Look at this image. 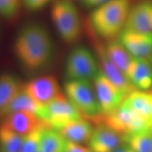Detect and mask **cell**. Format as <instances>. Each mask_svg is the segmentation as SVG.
<instances>
[{"label": "cell", "mask_w": 152, "mask_h": 152, "mask_svg": "<svg viewBox=\"0 0 152 152\" xmlns=\"http://www.w3.org/2000/svg\"><path fill=\"white\" fill-rule=\"evenodd\" d=\"M123 104L137 112L152 128V91L134 90Z\"/></svg>", "instance_id": "18"}, {"label": "cell", "mask_w": 152, "mask_h": 152, "mask_svg": "<svg viewBox=\"0 0 152 152\" xmlns=\"http://www.w3.org/2000/svg\"><path fill=\"white\" fill-rule=\"evenodd\" d=\"M131 7V0H109L94 8L88 22L99 38L115 39L125 29Z\"/></svg>", "instance_id": "2"}, {"label": "cell", "mask_w": 152, "mask_h": 152, "mask_svg": "<svg viewBox=\"0 0 152 152\" xmlns=\"http://www.w3.org/2000/svg\"><path fill=\"white\" fill-rule=\"evenodd\" d=\"M38 116L49 128L54 130H58L71 121L83 118L64 94H61L49 104L42 106Z\"/></svg>", "instance_id": "7"}, {"label": "cell", "mask_w": 152, "mask_h": 152, "mask_svg": "<svg viewBox=\"0 0 152 152\" xmlns=\"http://www.w3.org/2000/svg\"><path fill=\"white\" fill-rule=\"evenodd\" d=\"M125 29L152 33V0H143L131 7Z\"/></svg>", "instance_id": "14"}, {"label": "cell", "mask_w": 152, "mask_h": 152, "mask_svg": "<svg viewBox=\"0 0 152 152\" xmlns=\"http://www.w3.org/2000/svg\"><path fill=\"white\" fill-rule=\"evenodd\" d=\"M105 50L111 61L127 76L134 57L131 56L118 39L108 41L105 44Z\"/></svg>", "instance_id": "19"}, {"label": "cell", "mask_w": 152, "mask_h": 152, "mask_svg": "<svg viewBox=\"0 0 152 152\" xmlns=\"http://www.w3.org/2000/svg\"><path fill=\"white\" fill-rule=\"evenodd\" d=\"M14 52L22 68L30 74L47 70L54 58L55 46L49 30L42 24L29 22L17 32Z\"/></svg>", "instance_id": "1"}, {"label": "cell", "mask_w": 152, "mask_h": 152, "mask_svg": "<svg viewBox=\"0 0 152 152\" xmlns=\"http://www.w3.org/2000/svg\"><path fill=\"white\" fill-rule=\"evenodd\" d=\"M151 130H152V128H151Z\"/></svg>", "instance_id": "32"}, {"label": "cell", "mask_w": 152, "mask_h": 152, "mask_svg": "<svg viewBox=\"0 0 152 152\" xmlns=\"http://www.w3.org/2000/svg\"><path fill=\"white\" fill-rule=\"evenodd\" d=\"M103 123L123 135L124 139L135 133L151 129L143 118L124 104L113 113L104 116Z\"/></svg>", "instance_id": "8"}, {"label": "cell", "mask_w": 152, "mask_h": 152, "mask_svg": "<svg viewBox=\"0 0 152 152\" xmlns=\"http://www.w3.org/2000/svg\"><path fill=\"white\" fill-rule=\"evenodd\" d=\"M66 152H92L89 147H86L84 144H80L68 142L66 144Z\"/></svg>", "instance_id": "27"}, {"label": "cell", "mask_w": 152, "mask_h": 152, "mask_svg": "<svg viewBox=\"0 0 152 152\" xmlns=\"http://www.w3.org/2000/svg\"><path fill=\"white\" fill-rule=\"evenodd\" d=\"M100 70L96 56L87 47L76 46L68 53L65 61L66 80L93 81Z\"/></svg>", "instance_id": "6"}, {"label": "cell", "mask_w": 152, "mask_h": 152, "mask_svg": "<svg viewBox=\"0 0 152 152\" xmlns=\"http://www.w3.org/2000/svg\"><path fill=\"white\" fill-rule=\"evenodd\" d=\"M127 77L137 90L148 91L152 88V64L134 58Z\"/></svg>", "instance_id": "17"}, {"label": "cell", "mask_w": 152, "mask_h": 152, "mask_svg": "<svg viewBox=\"0 0 152 152\" xmlns=\"http://www.w3.org/2000/svg\"><path fill=\"white\" fill-rule=\"evenodd\" d=\"M67 141L58 131L51 128L44 130L39 151L41 152H66Z\"/></svg>", "instance_id": "20"}, {"label": "cell", "mask_w": 152, "mask_h": 152, "mask_svg": "<svg viewBox=\"0 0 152 152\" xmlns=\"http://www.w3.org/2000/svg\"><path fill=\"white\" fill-rule=\"evenodd\" d=\"M87 144L92 152H114L125 144V139L102 123L94 127Z\"/></svg>", "instance_id": "12"}, {"label": "cell", "mask_w": 152, "mask_h": 152, "mask_svg": "<svg viewBox=\"0 0 152 152\" xmlns=\"http://www.w3.org/2000/svg\"><path fill=\"white\" fill-rule=\"evenodd\" d=\"M21 0H0V16L7 20H12L18 16Z\"/></svg>", "instance_id": "25"}, {"label": "cell", "mask_w": 152, "mask_h": 152, "mask_svg": "<svg viewBox=\"0 0 152 152\" xmlns=\"http://www.w3.org/2000/svg\"><path fill=\"white\" fill-rule=\"evenodd\" d=\"M94 127L85 118L75 120L56 130L68 142L85 144L88 143Z\"/></svg>", "instance_id": "15"}, {"label": "cell", "mask_w": 152, "mask_h": 152, "mask_svg": "<svg viewBox=\"0 0 152 152\" xmlns=\"http://www.w3.org/2000/svg\"><path fill=\"white\" fill-rule=\"evenodd\" d=\"M37 152H41V151H39H39H38Z\"/></svg>", "instance_id": "30"}, {"label": "cell", "mask_w": 152, "mask_h": 152, "mask_svg": "<svg viewBox=\"0 0 152 152\" xmlns=\"http://www.w3.org/2000/svg\"><path fill=\"white\" fill-rule=\"evenodd\" d=\"M53 0H21L26 9L31 11H37L45 8Z\"/></svg>", "instance_id": "26"}, {"label": "cell", "mask_w": 152, "mask_h": 152, "mask_svg": "<svg viewBox=\"0 0 152 152\" xmlns=\"http://www.w3.org/2000/svg\"><path fill=\"white\" fill-rule=\"evenodd\" d=\"M64 90L66 97L78 110L83 118L96 125L103 123L104 115L91 81L66 80Z\"/></svg>", "instance_id": "3"}, {"label": "cell", "mask_w": 152, "mask_h": 152, "mask_svg": "<svg viewBox=\"0 0 152 152\" xmlns=\"http://www.w3.org/2000/svg\"><path fill=\"white\" fill-rule=\"evenodd\" d=\"M1 121V125L23 137L39 128H49L37 114L28 111H17L9 113Z\"/></svg>", "instance_id": "13"}, {"label": "cell", "mask_w": 152, "mask_h": 152, "mask_svg": "<svg viewBox=\"0 0 152 152\" xmlns=\"http://www.w3.org/2000/svg\"><path fill=\"white\" fill-rule=\"evenodd\" d=\"M118 41L132 57L152 64V33L124 29L118 36Z\"/></svg>", "instance_id": "11"}, {"label": "cell", "mask_w": 152, "mask_h": 152, "mask_svg": "<svg viewBox=\"0 0 152 152\" xmlns=\"http://www.w3.org/2000/svg\"><path fill=\"white\" fill-rule=\"evenodd\" d=\"M83 28L89 37L91 44L94 49V54L97 59L100 71L124 93L125 96H128L130 93L137 89L133 86L126 75L117 67L106 54L105 45L99 39V37L91 28L88 21L85 23Z\"/></svg>", "instance_id": "5"}, {"label": "cell", "mask_w": 152, "mask_h": 152, "mask_svg": "<svg viewBox=\"0 0 152 152\" xmlns=\"http://www.w3.org/2000/svg\"><path fill=\"white\" fill-rule=\"evenodd\" d=\"M92 82L96 99L104 116L115 111L126 98L124 93L101 71Z\"/></svg>", "instance_id": "10"}, {"label": "cell", "mask_w": 152, "mask_h": 152, "mask_svg": "<svg viewBox=\"0 0 152 152\" xmlns=\"http://www.w3.org/2000/svg\"><path fill=\"white\" fill-rule=\"evenodd\" d=\"M22 87L23 83L15 74L9 72L0 74V120L4 118L7 109Z\"/></svg>", "instance_id": "16"}, {"label": "cell", "mask_w": 152, "mask_h": 152, "mask_svg": "<svg viewBox=\"0 0 152 152\" xmlns=\"http://www.w3.org/2000/svg\"><path fill=\"white\" fill-rule=\"evenodd\" d=\"M114 152H132V151H131L130 148H129L128 146L125 144Z\"/></svg>", "instance_id": "29"}, {"label": "cell", "mask_w": 152, "mask_h": 152, "mask_svg": "<svg viewBox=\"0 0 152 152\" xmlns=\"http://www.w3.org/2000/svg\"><path fill=\"white\" fill-rule=\"evenodd\" d=\"M151 89H152V88H151ZM151 91H152V90H151Z\"/></svg>", "instance_id": "31"}, {"label": "cell", "mask_w": 152, "mask_h": 152, "mask_svg": "<svg viewBox=\"0 0 152 152\" xmlns=\"http://www.w3.org/2000/svg\"><path fill=\"white\" fill-rule=\"evenodd\" d=\"M51 18L63 41L73 44L80 40L83 24L79 11L72 0H54L51 9Z\"/></svg>", "instance_id": "4"}, {"label": "cell", "mask_w": 152, "mask_h": 152, "mask_svg": "<svg viewBox=\"0 0 152 152\" xmlns=\"http://www.w3.org/2000/svg\"><path fill=\"white\" fill-rule=\"evenodd\" d=\"M48 127H42L23 137L20 152H37L40 147L43 132Z\"/></svg>", "instance_id": "24"}, {"label": "cell", "mask_w": 152, "mask_h": 152, "mask_svg": "<svg viewBox=\"0 0 152 152\" xmlns=\"http://www.w3.org/2000/svg\"><path fill=\"white\" fill-rule=\"evenodd\" d=\"M109 0H80L84 7L87 8H96Z\"/></svg>", "instance_id": "28"}, {"label": "cell", "mask_w": 152, "mask_h": 152, "mask_svg": "<svg viewBox=\"0 0 152 152\" xmlns=\"http://www.w3.org/2000/svg\"><path fill=\"white\" fill-rule=\"evenodd\" d=\"M42 106H39L26 92L23 89L20 90L15 98L13 99L7 110L5 116L9 113L17 111H28L36 113L38 115Z\"/></svg>", "instance_id": "21"}, {"label": "cell", "mask_w": 152, "mask_h": 152, "mask_svg": "<svg viewBox=\"0 0 152 152\" xmlns=\"http://www.w3.org/2000/svg\"><path fill=\"white\" fill-rule=\"evenodd\" d=\"M23 89L39 106H45L63 94L53 75H39L23 83Z\"/></svg>", "instance_id": "9"}, {"label": "cell", "mask_w": 152, "mask_h": 152, "mask_svg": "<svg viewBox=\"0 0 152 152\" xmlns=\"http://www.w3.org/2000/svg\"><path fill=\"white\" fill-rule=\"evenodd\" d=\"M125 144L132 152H152V130H144L127 137Z\"/></svg>", "instance_id": "22"}, {"label": "cell", "mask_w": 152, "mask_h": 152, "mask_svg": "<svg viewBox=\"0 0 152 152\" xmlns=\"http://www.w3.org/2000/svg\"><path fill=\"white\" fill-rule=\"evenodd\" d=\"M23 137L0 125V152H20Z\"/></svg>", "instance_id": "23"}]
</instances>
